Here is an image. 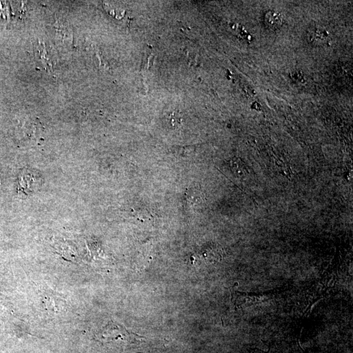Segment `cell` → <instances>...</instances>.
<instances>
[{
	"mask_svg": "<svg viewBox=\"0 0 353 353\" xmlns=\"http://www.w3.org/2000/svg\"><path fill=\"white\" fill-rule=\"evenodd\" d=\"M308 43L314 45H324L330 39L328 30L320 26H313L308 29L307 32Z\"/></svg>",
	"mask_w": 353,
	"mask_h": 353,
	"instance_id": "cell-1",
	"label": "cell"
},
{
	"mask_svg": "<svg viewBox=\"0 0 353 353\" xmlns=\"http://www.w3.org/2000/svg\"><path fill=\"white\" fill-rule=\"evenodd\" d=\"M264 22L269 29L276 30L282 27L284 18L282 14L276 11H269L265 14Z\"/></svg>",
	"mask_w": 353,
	"mask_h": 353,
	"instance_id": "cell-2",
	"label": "cell"
},
{
	"mask_svg": "<svg viewBox=\"0 0 353 353\" xmlns=\"http://www.w3.org/2000/svg\"><path fill=\"white\" fill-rule=\"evenodd\" d=\"M234 31L236 32L237 35L239 37H240L241 39H244L246 41H251V36L248 34L247 30L244 29V27L241 25L235 24L234 25V28H233Z\"/></svg>",
	"mask_w": 353,
	"mask_h": 353,
	"instance_id": "cell-3",
	"label": "cell"
},
{
	"mask_svg": "<svg viewBox=\"0 0 353 353\" xmlns=\"http://www.w3.org/2000/svg\"><path fill=\"white\" fill-rule=\"evenodd\" d=\"M290 78L294 83H298V84H303L306 81L305 76H304L303 72L301 71H292L290 73Z\"/></svg>",
	"mask_w": 353,
	"mask_h": 353,
	"instance_id": "cell-4",
	"label": "cell"
}]
</instances>
